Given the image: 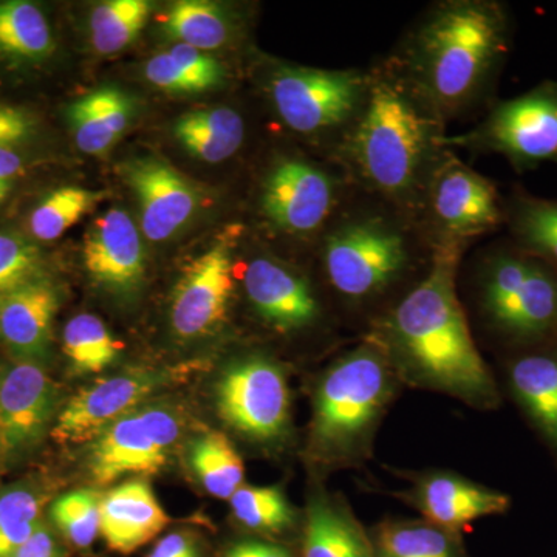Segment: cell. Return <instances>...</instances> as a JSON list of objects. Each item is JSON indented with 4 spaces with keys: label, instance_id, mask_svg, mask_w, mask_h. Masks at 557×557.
Here are the masks:
<instances>
[{
    "label": "cell",
    "instance_id": "36",
    "mask_svg": "<svg viewBox=\"0 0 557 557\" xmlns=\"http://www.w3.org/2000/svg\"><path fill=\"white\" fill-rule=\"evenodd\" d=\"M42 256L28 237L0 233V295L40 277Z\"/></svg>",
    "mask_w": 557,
    "mask_h": 557
},
{
    "label": "cell",
    "instance_id": "42",
    "mask_svg": "<svg viewBox=\"0 0 557 557\" xmlns=\"http://www.w3.org/2000/svg\"><path fill=\"white\" fill-rule=\"evenodd\" d=\"M222 557H295L288 548L265 541H240L231 545Z\"/></svg>",
    "mask_w": 557,
    "mask_h": 557
},
{
    "label": "cell",
    "instance_id": "24",
    "mask_svg": "<svg viewBox=\"0 0 557 557\" xmlns=\"http://www.w3.org/2000/svg\"><path fill=\"white\" fill-rule=\"evenodd\" d=\"M134 110L129 95L115 87H102L72 102L67 120L81 152L102 156L112 149L129 127Z\"/></svg>",
    "mask_w": 557,
    "mask_h": 557
},
{
    "label": "cell",
    "instance_id": "35",
    "mask_svg": "<svg viewBox=\"0 0 557 557\" xmlns=\"http://www.w3.org/2000/svg\"><path fill=\"white\" fill-rule=\"evenodd\" d=\"M100 504L101 497L95 491H72L54 500L51 519L67 541L87 548L100 534Z\"/></svg>",
    "mask_w": 557,
    "mask_h": 557
},
{
    "label": "cell",
    "instance_id": "43",
    "mask_svg": "<svg viewBox=\"0 0 557 557\" xmlns=\"http://www.w3.org/2000/svg\"><path fill=\"white\" fill-rule=\"evenodd\" d=\"M148 557H200L196 542L185 533H171L157 542Z\"/></svg>",
    "mask_w": 557,
    "mask_h": 557
},
{
    "label": "cell",
    "instance_id": "11",
    "mask_svg": "<svg viewBox=\"0 0 557 557\" xmlns=\"http://www.w3.org/2000/svg\"><path fill=\"white\" fill-rule=\"evenodd\" d=\"M239 228H231L183 271L171 302V327L183 341L203 338L228 314L234 292V248Z\"/></svg>",
    "mask_w": 557,
    "mask_h": 557
},
{
    "label": "cell",
    "instance_id": "44",
    "mask_svg": "<svg viewBox=\"0 0 557 557\" xmlns=\"http://www.w3.org/2000/svg\"><path fill=\"white\" fill-rule=\"evenodd\" d=\"M24 170V157L20 149L0 146V180L11 182Z\"/></svg>",
    "mask_w": 557,
    "mask_h": 557
},
{
    "label": "cell",
    "instance_id": "32",
    "mask_svg": "<svg viewBox=\"0 0 557 557\" xmlns=\"http://www.w3.org/2000/svg\"><path fill=\"white\" fill-rule=\"evenodd\" d=\"M106 199L104 190H91L79 186L54 189L39 201L28 219L32 236L40 242L60 239L84 215Z\"/></svg>",
    "mask_w": 557,
    "mask_h": 557
},
{
    "label": "cell",
    "instance_id": "38",
    "mask_svg": "<svg viewBox=\"0 0 557 557\" xmlns=\"http://www.w3.org/2000/svg\"><path fill=\"white\" fill-rule=\"evenodd\" d=\"M146 79L159 89L174 95H193L203 91V87L196 79L190 78L170 51L159 53L146 64Z\"/></svg>",
    "mask_w": 557,
    "mask_h": 557
},
{
    "label": "cell",
    "instance_id": "37",
    "mask_svg": "<svg viewBox=\"0 0 557 557\" xmlns=\"http://www.w3.org/2000/svg\"><path fill=\"white\" fill-rule=\"evenodd\" d=\"M42 498L30 487L17 486L0 494V534L33 533L40 525Z\"/></svg>",
    "mask_w": 557,
    "mask_h": 557
},
{
    "label": "cell",
    "instance_id": "8",
    "mask_svg": "<svg viewBox=\"0 0 557 557\" xmlns=\"http://www.w3.org/2000/svg\"><path fill=\"white\" fill-rule=\"evenodd\" d=\"M215 405L223 421L249 440L276 443L287 437L288 381L273 359L251 355L230 364L215 386Z\"/></svg>",
    "mask_w": 557,
    "mask_h": 557
},
{
    "label": "cell",
    "instance_id": "45",
    "mask_svg": "<svg viewBox=\"0 0 557 557\" xmlns=\"http://www.w3.org/2000/svg\"><path fill=\"white\" fill-rule=\"evenodd\" d=\"M11 189V182H5V180H0V203L5 200V197L9 196Z\"/></svg>",
    "mask_w": 557,
    "mask_h": 557
},
{
    "label": "cell",
    "instance_id": "6",
    "mask_svg": "<svg viewBox=\"0 0 557 557\" xmlns=\"http://www.w3.org/2000/svg\"><path fill=\"white\" fill-rule=\"evenodd\" d=\"M438 145L497 153L518 172L557 163V81H544L519 97L497 102L474 131L440 137Z\"/></svg>",
    "mask_w": 557,
    "mask_h": 557
},
{
    "label": "cell",
    "instance_id": "29",
    "mask_svg": "<svg viewBox=\"0 0 557 557\" xmlns=\"http://www.w3.org/2000/svg\"><path fill=\"white\" fill-rule=\"evenodd\" d=\"M190 467L211 496L230 498L244 486V461L222 432H208L190 446Z\"/></svg>",
    "mask_w": 557,
    "mask_h": 557
},
{
    "label": "cell",
    "instance_id": "5",
    "mask_svg": "<svg viewBox=\"0 0 557 557\" xmlns=\"http://www.w3.org/2000/svg\"><path fill=\"white\" fill-rule=\"evenodd\" d=\"M480 309L508 346L527 350L557 339V271L516 245L483 262Z\"/></svg>",
    "mask_w": 557,
    "mask_h": 557
},
{
    "label": "cell",
    "instance_id": "34",
    "mask_svg": "<svg viewBox=\"0 0 557 557\" xmlns=\"http://www.w3.org/2000/svg\"><path fill=\"white\" fill-rule=\"evenodd\" d=\"M230 505L234 519L256 533H284L296 519L295 508L276 486H240Z\"/></svg>",
    "mask_w": 557,
    "mask_h": 557
},
{
    "label": "cell",
    "instance_id": "3",
    "mask_svg": "<svg viewBox=\"0 0 557 557\" xmlns=\"http://www.w3.org/2000/svg\"><path fill=\"white\" fill-rule=\"evenodd\" d=\"M398 380L386 351L373 338L322 373L311 423V446L322 463L348 468L369 456Z\"/></svg>",
    "mask_w": 557,
    "mask_h": 557
},
{
    "label": "cell",
    "instance_id": "1",
    "mask_svg": "<svg viewBox=\"0 0 557 557\" xmlns=\"http://www.w3.org/2000/svg\"><path fill=\"white\" fill-rule=\"evenodd\" d=\"M467 242L440 239L431 270L395 307L373 336L399 380L442 392L479 409L500 405L457 298L456 277Z\"/></svg>",
    "mask_w": 557,
    "mask_h": 557
},
{
    "label": "cell",
    "instance_id": "9",
    "mask_svg": "<svg viewBox=\"0 0 557 557\" xmlns=\"http://www.w3.org/2000/svg\"><path fill=\"white\" fill-rule=\"evenodd\" d=\"M368 89V81L354 70L281 67L270 78L274 109L298 134L347 123L364 106Z\"/></svg>",
    "mask_w": 557,
    "mask_h": 557
},
{
    "label": "cell",
    "instance_id": "20",
    "mask_svg": "<svg viewBox=\"0 0 557 557\" xmlns=\"http://www.w3.org/2000/svg\"><path fill=\"white\" fill-rule=\"evenodd\" d=\"M244 285L252 309L278 332L310 327L319 317L318 299L309 282L276 260H251Z\"/></svg>",
    "mask_w": 557,
    "mask_h": 557
},
{
    "label": "cell",
    "instance_id": "17",
    "mask_svg": "<svg viewBox=\"0 0 557 557\" xmlns=\"http://www.w3.org/2000/svg\"><path fill=\"white\" fill-rule=\"evenodd\" d=\"M399 497L428 522L458 534L480 519L505 515L511 507L507 494L449 471L418 475Z\"/></svg>",
    "mask_w": 557,
    "mask_h": 557
},
{
    "label": "cell",
    "instance_id": "21",
    "mask_svg": "<svg viewBox=\"0 0 557 557\" xmlns=\"http://www.w3.org/2000/svg\"><path fill=\"white\" fill-rule=\"evenodd\" d=\"M509 394L557 456V339L519 350L507 364Z\"/></svg>",
    "mask_w": 557,
    "mask_h": 557
},
{
    "label": "cell",
    "instance_id": "33",
    "mask_svg": "<svg viewBox=\"0 0 557 557\" xmlns=\"http://www.w3.org/2000/svg\"><path fill=\"white\" fill-rule=\"evenodd\" d=\"M146 0H109L95 7L90 14V38L101 54L126 49L145 28L150 16Z\"/></svg>",
    "mask_w": 557,
    "mask_h": 557
},
{
    "label": "cell",
    "instance_id": "12",
    "mask_svg": "<svg viewBox=\"0 0 557 557\" xmlns=\"http://www.w3.org/2000/svg\"><path fill=\"white\" fill-rule=\"evenodd\" d=\"M429 207L442 239L468 242L505 222L496 186L454 157L432 175Z\"/></svg>",
    "mask_w": 557,
    "mask_h": 557
},
{
    "label": "cell",
    "instance_id": "7",
    "mask_svg": "<svg viewBox=\"0 0 557 557\" xmlns=\"http://www.w3.org/2000/svg\"><path fill=\"white\" fill-rule=\"evenodd\" d=\"M408 262L405 236L383 219L351 220L325 240V273L344 298L379 295L401 276Z\"/></svg>",
    "mask_w": 557,
    "mask_h": 557
},
{
    "label": "cell",
    "instance_id": "14",
    "mask_svg": "<svg viewBox=\"0 0 557 557\" xmlns=\"http://www.w3.org/2000/svg\"><path fill=\"white\" fill-rule=\"evenodd\" d=\"M58 409V388L42 364L16 361L0 368L2 453L30 449L46 434Z\"/></svg>",
    "mask_w": 557,
    "mask_h": 557
},
{
    "label": "cell",
    "instance_id": "27",
    "mask_svg": "<svg viewBox=\"0 0 557 557\" xmlns=\"http://www.w3.org/2000/svg\"><path fill=\"white\" fill-rule=\"evenodd\" d=\"M372 542L376 557H469L460 534L424 519L386 520Z\"/></svg>",
    "mask_w": 557,
    "mask_h": 557
},
{
    "label": "cell",
    "instance_id": "31",
    "mask_svg": "<svg viewBox=\"0 0 557 557\" xmlns=\"http://www.w3.org/2000/svg\"><path fill=\"white\" fill-rule=\"evenodd\" d=\"M70 368L76 373H100L120 357L121 344L100 318L81 313L70 319L62 338Z\"/></svg>",
    "mask_w": 557,
    "mask_h": 557
},
{
    "label": "cell",
    "instance_id": "2",
    "mask_svg": "<svg viewBox=\"0 0 557 557\" xmlns=\"http://www.w3.org/2000/svg\"><path fill=\"white\" fill-rule=\"evenodd\" d=\"M508 49L509 20L500 3H443L410 42V87L432 113L450 115L482 94Z\"/></svg>",
    "mask_w": 557,
    "mask_h": 557
},
{
    "label": "cell",
    "instance_id": "26",
    "mask_svg": "<svg viewBox=\"0 0 557 557\" xmlns=\"http://www.w3.org/2000/svg\"><path fill=\"white\" fill-rule=\"evenodd\" d=\"M512 245L557 271V200L515 190L505 207Z\"/></svg>",
    "mask_w": 557,
    "mask_h": 557
},
{
    "label": "cell",
    "instance_id": "40",
    "mask_svg": "<svg viewBox=\"0 0 557 557\" xmlns=\"http://www.w3.org/2000/svg\"><path fill=\"white\" fill-rule=\"evenodd\" d=\"M33 124L30 116L14 106H0V146L20 149L30 137Z\"/></svg>",
    "mask_w": 557,
    "mask_h": 557
},
{
    "label": "cell",
    "instance_id": "18",
    "mask_svg": "<svg viewBox=\"0 0 557 557\" xmlns=\"http://www.w3.org/2000/svg\"><path fill=\"white\" fill-rule=\"evenodd\" d=\"M83 258L95 284L116 295H132L145 281L141 233L124 209H108L95 219L84 239Z\"/></svg>",
    "mask_w": 557,
    "mask_h": 557
},
{
    "label": "cell",
    "instance_id": "28",
    "mask_svg": "<svg viewBox=\"0 0 557 557\" xmlns=\"http://www.w3.org/2000/svg\"><path fill=\"white\" fill-rule=\"evenodd\" d=\"M54 49L49 21L25 0L0 2V53L20 61L46 60Z\"/></svg>",
    "mask_w": 557,
    "mask_h": 557
},
{
    "label": "cell",
    "instance_id": "41",
    "mask_svg": "<svg viewBox=\"0 0 557 557\" xmlns=\"http://www.w3.org/2000/svg\"><path fill=\"white\" fill-rule=\"evenodd\" d=\"M60 544L53 533L40 523L35 534L11 557H61Z\"/></svg>",
    "mask_w": 557,
    "mask_h": 557
},
{
    "label": "cell",
    "instance_id": "4",
    "mask_svg": "<svg viewBox=\"0 0 557 557\" xmlns=\"http://www.w3.org/2000/svg\"><path fill=\"white\" fill-rule=\"evenodd\" d=\"M438 139L431 110L410 84L381 76L369 84L348 150L373 188L406 197L416 188Z\"/></svg>",
    "mask_w": 557,
    "mask_h": 557
},
{
    "label": "cell",
    "instance_id": "10",
    "mask_svg": "<svg viewBox=\"0 0 557 557\" xmlns=\"http://www.w3.org/2000/svg\"><path fill=\"white\" fill-rule=\"evenodd\" d=\"M178 417L168 406H139L95 438L89 457L91 479L109 485L127 475L159 472L177 445Z\"/></svg>",
    "mask_w": 557,
    "mask_h": 557
},
{
    "label": "cell",
    "instance_id": "22",
    "mask_svg": "<svg viewBox=\"0 0 557 557\" xmlns=\"http://www.w3.org/2000/svg\"><path fill=\"white\" fill-rule=\"evenodd\" d=\"M170 523L152 487L129 480L110 490L100 504V534L113 552L129 555L159 536Z\"/></svg>",
    "mask_w": 557,
    "mask_h": 557
},
{
    "label": "cell",
    "instance_id": "19",
    "mask_svg": "<svg viewBox=\"0 0 557 557\" xmlns=\"http://www.w3.org/2000/svg\"><path fill=\"white\" fill-rule=\"evenodd\" d=\"M58 309L60 293L42 276L0 295V341L16 361L44 364Z\"/></svg>",
    "mask_w": 557,
    "mask_h": 557
},
{
    "label": "cell",
    "instance_id": "30",
    "mask_svg": "<svg viewBox=\"0 0 557 557\" xmlns=\"http://www.w3.org/2000/svg\"><path fill=\"white\" fill-rule=\"evenodd\" d=\"M164 30L178 44L200 51L218 50L228 42L230 17L218 3L180 0L164 16Z\"/></svg>",
    "mask_w": 557,
    "mask_h": 557
},
{
    "label": "cell",
    "instance_id": "39",
    "mask_svg": "<svg viewBox=\"0 0 557 557\" xmlns=\"http://www.w3.org/2000/svg\"><path fill=\"white\" fill-rule=\"evenodd\" d=\"M170 54L182 65L183 70L196 79L203 87V90L214 89L225 79V69L214 58L208 57L205 51L194 49V47L177 44L172 47Z\"/></svg>",
    "mask_w": 557,
    "mask_h": 557
},
{
    "label": "cell",
    "instance_id": "23",
    "mask_svg": "<svg viewBox=\"0 0 557 557\" xmlns=\"http://www.w3.org/2000/svg\"><path fill=\"white\" fill-rule=\"evenodd\" d=\"M302 557H376L372 537L339 498L319 490L311 496Z\"/></svg>",
    "mask_w": 557,
    "mask_h": 557
},
{
    "label": "cell",
    "instance_id": "46",
    "mask_svg": "<svg viewBox=\"0 0 557 557\" xmlns=\"http://www.w3.org/2000/svg\"><path fill=\"white\" fill-rule=\"evenodd\" d=\"M0 450H2V445H0Z\"/></svg>",
    "mask_w": 557,
    "mask_h": 557
},
{
    "label": "cell",
    "instance_id": "16",
    "mask_svg": "<svg viewBox=\"0 0 557 557\" xmlns=\"http://www.w3.org/2000/svg\"><path fill=\"white\" fill-rule=\"evenodd\" d=\"M121 168L138 200L141 233L150 242L171 239L188 225L200 207L199 190L188 178L157 157H139Z\"/></svg>",
    "mask_w": 557,
    "mask_h": 557
},
{
    "label": "cell",
    "instance_id": "25",
    "mask_svg": "<svg viewBox=\"0 0 557 557\" xmlns=\"http://www.w3.org/2000/svg\"><path fill=\"white\" fill-rule=\"evenodd\" d=\"M174 135L196 159L222 163L240 149L245 123L239 113L230 108L193 110L180 116Z\"/></svg>",
    "mask_w": 557,
    "mask_h": 557
},
{
    "label": "cell",
    "instance_id": "15",
    "mask_svg": "<svg viewBox=\"0 0 557 557\" xmlns=\"http://www.w3.org/2000/svg\"><path fill=\"white\" fill-rule=\"evenodd\" d=\"M335 203V182L307 161H278L263 183V214L285 233H314L324 225Z\"/></svg>",
    "mask_w": 557,
    "mask_h": 557
},
{
    "label": "cell",
    "instance_id": "13",
    "mask_svg": "<svg viewBox=\"0 0 557 557\" xmlns=\"http://www.w3.org/2000/svg\"><path fill=\"white\" fill-rule=\"evenodd\" d=\"M168 381L170 376L153 370H132L97 381L70 399L57 417L51 435L58 443L95 440L110 424L138 409Z\"/></svg>",
    "mask_w": 557,
    "mask_h": 557
}]
</instances>
